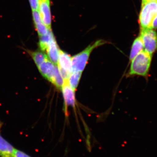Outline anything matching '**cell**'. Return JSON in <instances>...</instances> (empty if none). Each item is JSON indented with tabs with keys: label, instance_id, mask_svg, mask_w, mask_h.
<instances>
[{
	"label": "cell",
	"instance_id": "6da1fadb",
	"mask_svg": "<svg viewBox=\"0 0 157 157\" xmlns=\"http://www.w3.org/2000/svg\"><path fill=\"white\" fill-rule=\"evenodd\" d=\"M152 55L145 50L138 53L132 60L129 76H138L148 78L151 67Z\"/></svg>",
	"mask_w": 157,
	"mask_h": 157
},
{
	"label": "cell",
	"instance_id": "7a4b0ae2",
	"mask_svg": "<svg viewBox=\"0 0 157 157\" xmlns=\"http://www.w3.org/2000/svg\"><path fill=\"white\" fill-rule=\"evenodd\" d=\"M105 43L106 42L104 40H98L91 45H89L87 48L80 53L71 57L72 72L77 71L82 72L86 66L90 54L93 50L98 46L104 45Z\"/></svg>",
	"mask_w": 157,
	"mask_h": 157
},
{
	"label": "cell",
	"instance_id": "3957f363",
	"mask_svg": "<svg viewBox=\"0 0 157 157\" xmlns=\"http://www.w3.org/2000/svg\"><path fill=\"white\" fill-rule=\"evenodd\" d=\"M157 14V1L147 2L141 6L139 15L141 29H151L153 20Z\"/></svg>",
	"mask_w": 157,
	"mask_h": 157
},
{
	"label": "cell",
	"instance_id": "277c9868",
	"mask_svg": "<svg viewBox=\"0 0 157 157\" xmlns=\"http://www.w3.org/2000/svg\"><path fill=\"white\" fill-rule=\"evenodd\" d=\"M140 36L144 50L152 55L157 52V34L152 29H141Z\"/></svg>",
	"mask_w": 157,
	"mask_h": 157
},
{
	"label": "cell",
	"instance_id": "5b68a950",
	"mask_svg": "<svg viewBox=\"0 0 157 157\" xmlns=\"http://www.w3.org/2000/svg\"><path fill=\"white\" fill-rule=\"evenodd\" d=\"M57 65L64 81L67 80L72 73L71 57L67 53L60 50Z\"/></svg>",
	"mask_w": 157,
	"mask_h": 157
},
{
	"label": "cell",
	"instance_id": "8992f818",
	"mask_svg": "<svg viewBox=\"0 0 157 157\" xmlns=\"http://www.w3.org/2000/svg\"><path fill=\"white\" fill-rule=\"evenodd\" d=\"M39 10L42 22L51 30L52 18L49 0H39Z\"/></svg>",
	"mask_w": 157,
	"mask_h": 157
},
{
	"label": "cell",
	"instance_id": "52a82bcc",
	"mask_svg": "<svg viewBox=\"0 0 157 157\" xmlns=\"http://www.w3.org/2000/svg\"><path fill=\"white\" fill-rule=\"evenodd\" d=\"M61 89L66 107L67 106H74L75 104V94L74 90L69 85L68 80L64 81Z\"/></svg>",
	"mask_w": 157,
	"mask_h": 157
},
{
	"label": "cell",
	"instance_id": "ba28073f",
	"mask_svg": "<svg viewBox=\"0 0 157 157\" xmlns=\"http://www.w3.org/2000/svg\"><path fill=\"white\" fill-rule=\"evenodd\" d=\"M59 50L55 38H54L45 51L47 52V56L49 60L56 65L57 64L58 60Z\"/></svg>",
	"mask_w": 157,
	"mask_h": 157
},
{
	"label": "cell",
	"instance_id": "9c48e42d",
	"mask_svg": "<svg viewBox=\"0 0 157 157\" xmlns=\"http://www.w3.org/2000/svg\"><path fill=\"white\" fill-rule=\"evenodd\" d=\"M16 149L0 135V157H14Z\"/></svg>",
	"mask_w": 157,
	"mask_h": 157
},
{
	"label": "cell",
	"instance_id": "30bf717a",
	"mask_svg": "<svg viewBox=\"0 0 157 157\" xmlns=\"http://www.w3.org/2000/svg\"><path fill=\"white\" fill-rule=\"evenodd\" d=\"M47 79L51 82L58 88L61 89L64 83V80L57 65H56L53 71L48 76Z\"/></svg>",
	"mask_w": 157,
	"mask_h": 157
},
{
	"label": "cell",
	"instance_id": "8fae6325",
	"mask_svg": "<svg viewBox=\"0 0 157 157\" xmlns=\"http://www.w3.org/2000/svg\"><path fill=\"white\" fill-rule=\"evenodd\" d=\"M144 49L143 42L140 36L137 37L133 42L130 55V60L132 61L138 53Z\"/></svg>",
	"mask_w": 157,
	"mask_h": 157
},
{
	"label": "cell",
	"instance_id": "7c38bea8",
	"mask_svg": "<svg viewBox=\"0 0 157 157\" xmlns=\"http://www.w3.org/2000/svg\"><path fill=\"white\" fill-rule=\"evenodd\" d=\"M56 65L48 59L39 65L38 68L39 72L41 73L42 76L46 78L52 72Z\"/></svg>",
	"mask_w": 157,
	"mask_h": 157
},
{
	"label": "cell",
	"instance_id": "4fadbf2b",
	"mask_svg": "<svg viewBox=\"0 0 157 157\" xmlns=\"http://www.w3.org/2000/svg\"><path fill=\"white\" fill-rule=\"evenodd\" d=\"M54 38H55V37L54 36L52 29H49L46 35L39 36V45L41 51H45L49 43Z\"/></svg>",
	"mask_w": 157,
	"mask_h": 157
},
{
	"label": "cell",
	"instance_id": "5bb4252c",
	"mask_svg": "<svg viewBox=\"0 0 157 157\" xmlns=\"http://www.w3.org/2000/svg\"><path fill=\"white\" fill-rule=\"evenodd\" d=\"M82 72H73L70 74L68 79V82L70 87L74 91L77 88L81 78Z\"/></svg>",
	"mask_w": 157,
	"mask_h": 157
},
{
	"label": "cell",
	"instance_id": "9a60e30c",
	"mask_svg": "<svg viewBox=\"0 0 157 157\" xmlns=\"http://www.w3.org/2000/svg\"><path fill=\"white\" fill-rule=\"evenodd\" d=\"M30 53L37 67L48 59L47 56L44 52H32Z\"/></svg>",
	"mask_w": 157,
	"mask_h": 157
},
{
	"label": "cell",
	"instance_id": "2e32d148",
	"mask_svg": "<svg viewBox=\"0 0 157 157\" xmlns=\"http://www.w3.org/2000/svg\"><path fill=\"white\" fill-rule=\"evenodd\" d=\"M34 25H35V29L37 31L39 36L46 35L49 30L42 21Z\"/></svg>",
	"mask_w": 157,
	"mask_h": 157
},
{
	"label": "cell",
	"instance_id": "e0dca14e",
	"mask_svg": "<svg viewBox=\"0 0 157 157\" xmlns=\"http://www.w3.org/2000/svg\"><path fill=\"white\" fill-rule=\"evenodd\" d=\"M32 11H33L32 14H33V20L34 25L42 22V18H41L39 10H34Z\"/></svg>",
	"mask_w": 157,
	"mask_h": 157
},
{
	"label": "cell",
	"instance_id": "ac0fdd59",
	"mask_svg": "<svg viewBox=\"0 0 157 157\" xmlns=\"http://www.w3.org/2000/svg\"><path fill=\"white\" fill-rule=\"evenodd\" d=\"M32 10H39V0H29Z\"/></svg>",
	"mask_w": 157,
	"mask_h": 157
},
{
	"label": "cell",
	"instance_id": "d6986e66",
	"mask_svg": "<svg viewBox=\"0 0 157 157\" xmlns=\"http://www.w3.org/2000/svg\"><path fill=\"white\" fill-rule=\"evenodd\" d=\"M14 157H32L29 155L27 154L24 152L19 150L15 149L14 153Z\"/></svg>",
	"mask_w": 157,
	"mask_h": 157
},
{
	"label": "cell",
	"instance_id": "ffe728a7",
	"mask_svg": "<svg viewBox=\"0 0 157 157\" xmlns=\"http://www.w3.org/2000/svg\"><path fill=\"white\" fill-rule=\"evenodd\" d=\"M157 29V14L155 16L151 24V29Z\"/></svg>",
	"mask_w": 157,
	"mask_h": 157
},
{
	"label": "cell",
	"instance_id": "44dd1931",
	"mask_svg": "<svg viewBox=\"0 0 157 157\" xmlns=\"http://www.w3.org/2000/svg\"><path fill=\"white\" fill-rule=\"evenodd\" d=\"M157 0H142V5H144L147 2H156Z\"/></svg>",
	"mask_w": 157,
	"mask_h": 157
},
{
	"label": "cell",
	"instance_id": "7402d4cb",
	"mask_svg": "<svg viewBox=\"0 0 157 157\" xmlns=\"http://www.w3.org/2000/svg\"><path fill=\"white\" fill-rule=\"evenodd\" d=\"M1 123H0V128H1Z\"/></svg>",
	"mask_w": 157,
	"mask_h": 157
}]
</instances>
